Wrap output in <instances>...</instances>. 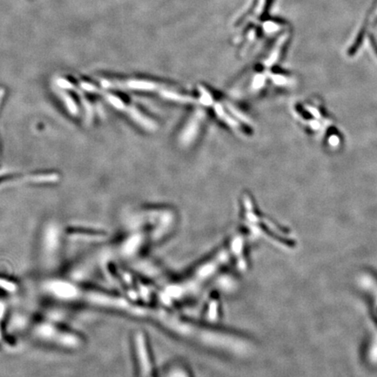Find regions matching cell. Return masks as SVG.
Listing matches in <instances>:
<instances>
[{
	"mask_svg": "<svg viewBox=\"0 0 377 377\" xmlns=\"http://www.w3.org/2000/svg\"><path fill=\"white\" fill-rule=\"evenodd\" d=\"M287 42L286 35L279 38L265 56L232 88L231 95L237 99L251 98L269 89H287L292 85L288 75L275 71L277 62L281 58Z\"/></svg>",
	"mask_w": 377,
	"mask_h": 377,
	"instance_id": "6da1fadb",
	"label": "cell"
},
{
	"mask_svg": "<svg viewBox=\"0 0 377 377\" xmlns=\"http://www.w3.org/2000/svg\"><path fill=\"white\" fill-rule=\"evenodd\" d=\"M197 104L204 107L208 111L212 113L221 123L229 127L235 132L247 135L251 132V123L239 109L235 108L231 102L217 97L210 89L204 86L197 87L196 95Z\"/></svg>",
	"mask_w": 377,
	"mask_h": 377,
	"instance_id": "7a4b0ae2",
	"label": "cell"
},
{
	"mask_svg": "<svg viewBox=\"0 0 377 377\" xmlns=\"http://www.w3.org/2000/svg\"><path fill=\"white\" fill-rule=\"evenodd\" d=\"M30 332L38 341L60 349L76 351L85 344L82 334L51 319H35Z\"/></svg>",
	"mask_w": 377,
	"mask_h": 377,
	"instance_id": "3957f363",
	"label": "cell"
},
{
	"mask_svg": "<svg viewBox=\"0 0 377 377\" xmlns=\"http://www.w3.org/2000/svg\"><path fill=\"white\" fill-rule=\"evenodd\" d=\"M194 106L195 109L184 123L178 135V142L181 146H190L196 141L207 118V109L197 103Z\"/></svg>",
	"mask_w": 377,
	"mask_h": 377,
	"instance_id": "277c9868",
	"label": "cell"
},
{
	"mask_svg": "<svg viewBox=\"0 0 377 377\" xmlns=\"http://www.w3.org/2000/svg\"><path fill=\"white\" fill-rule=\"evenodd\" d=\"M133 345L138 371V377H154L150 351L147 344L146 338L142 332H136L134 334Z\"/></svg>",
	"mask_w": 377,
	"mask_h": 377,
	"instance_id": "5b68a950",
	"label": "cell"
},
{
	"mask_svg": "<svg viewBox=\"0 0 377 377\" xmlns=\"http://www.w3.org/2000/svg\"><path fill=\"white\" fill-rule=\"evenodd\" d=\"M0 291L14 294L19 291V285L14 279L0 275Z\"/></svg>",
	"mask_w": 377,
	"mask_h": 377,
	"instance_id": "8992f818",
	"label": "cell"
},
{
	"mask_svg": "<svg viewBox=\"0 0 377 377\" xmlns=\"http://www.w3.org/2000/svg\"><path fill=\"white\" fill-rule=\"evenodd\" d=\"M370 41H371V44H372V46H373V48H374V52H375V54L377 55V43L376 41H375V40H374V38L372 36V37H370Z\"/></svg>",
	"mask_w": 377,
	"mask_h": 377,
	"instance_id": "52a82bcc",
	"label": "cell"
}]
</instances>
